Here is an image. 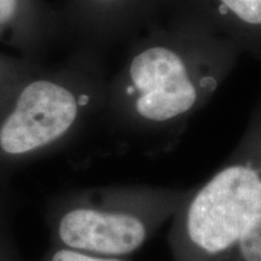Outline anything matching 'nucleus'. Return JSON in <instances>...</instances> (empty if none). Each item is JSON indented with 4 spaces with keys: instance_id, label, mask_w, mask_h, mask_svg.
I'll list each match as a JSON object with an SVG mask.
<instances>
[{
    "instance_id": "39448f33",
    "label": "nucleus",
    "mask_w": 261,
    "mask_h": 261,
    "mask_svg": "<svg viewBox=\"0 0 261 261\" xmlns=\"http://www.w3.org/2000/svg\"><path fill=\"white\" fill-rule=\"evenodd\" d=\"M215 261H261V215L244 231L238 242Z\"/></svg>"
},
{
    "instance_id": "1a4fd4ad",
    "label": "nucleus",
    "mask_w": 261,
    "mask_h": 261,
    "mask_svg": "<svg viewBox=\"0 0 261 261\" xmlns=\"http://www.w3.org/2000/svg\"><path fill=\"white\" fill-rule=\"evenodd\" d=\"M75 2L80 5V8L85 12L91 11L93 14H97L100 11H107L108 9H112L125 0H75Z\"/></svg>"
},
{
    "instance_id": "f03ea898",
    "label": "nucleus",
    "mask_w": 261,
    "mask_h": 261,
    "mask_svg": "<svg viewBox=\"0 0 261 261\" xmlns=\"http://www.w3.org/2000/svg\"><path fill=\"white\" fill-rule=\"evenodd\" d=\"M93 93L67 74H35L0 104V161L32 158L73 135L93 106Z\"/></svg>"
},
{
    "instance_id": "423d86ee",
    "label": "nucleus",
    "mask_w": 261,
    "mask_h": 261,
    "mask_svg": "<svg viewBox=\"0 0 261 261\" xmlns=\"http://www.w3.org/2000/svg\"><path fill=\"white\" fill-rule=\"evenodd\" d=\"M31 69L28 61L0 52V104Z\"/></svg>"
},
{
    "instance_id": "6e6552de",
    "label": "nucleus",
    "mask_w": 261,
    "mask_h": 261,
    "mask_svg": "<svg viewBox=\"0 0 261 261\" xmlns=\"http://www.w3.org/2000/svg\"><path fill=\"white\" fill-rule=\"evenodd\" d=\"M41 261H127L121 257H103L85 254L76 250L67 249L62 247H52L51 250L45 254Z\"/></svg>"
},
{
    "instance_id": "0eeeda50",
    "label": "nucleus",
    "mask_w": 261,
    "mask_h": 261,
    "mask_svg": "<svg viewBox=\"0 0 261 261\" xmlns=\"http://www.w3.org/2000/svg\"><path fill=\"white\" fill-rule=\"evenodd\" d=\"M221 12L247 24H261V0H215Z\"/></svg>"
},
{
    "instance_id": "9d476101",
    "label": "nucleus",
    "mask_w": 261,
    "mask_h": 261,
    "mask_svg": "<svg viewBox=\"0 0 261 261\" xmlns=\"http://www.w3.org/2000/svg\"><path fill=\"white\" fill-rule=\"evenodd\" d=\"M0 261H17L15 254L10 250V244L0 231Z\"/></svg>"
},
{
    "instance_id": "7ed1b4c3",
    "label": "nucleus",
    "mask_w": 261,
    "mask_h": 261,
    "mask_svg": "<svg viewBox=\"0 0 261 261\" xmlns=\"http://www.w3.org/2000/svg\"><path fill=\"white\" fill-rule=\"evenodd\" d=\"M213 89L214 80L200 77L187 55L156 44L130 60L115 107L130 126L166 128L191 116Z\"/></svg>"
},
{
    "instance_id": "f257e3e1",
    "label": "nucleus",
    "mask_w": 261,
    "mask_h": 261,
    "mask_svg": "<svg viewBox=\"0 0 261 261\" xmlns=\"http://www.w3.org/2000/svg\"><path fill=\"white\" fill-rule=\"evenodd\" d=\"M192 188L109 185L64 196L50 214L54 246L126 259L172 221Z\"/></svg>"
},
{
    "instance_id": "20e7f679",
    "label": "nucleus",
    "mask_w": 261,
    "mask_h": 261,
    "mask_svg": "<svg viewBox=\"0 0 261 261\" xmlns=\"http://www.w3.org/2000/svg\"><path fill=\"white\" fill-rule=\"evenodd\" d=\"M47 23L41 0H0V44L24 57L37 52Z\"/></svg>"
}]
</instances>
